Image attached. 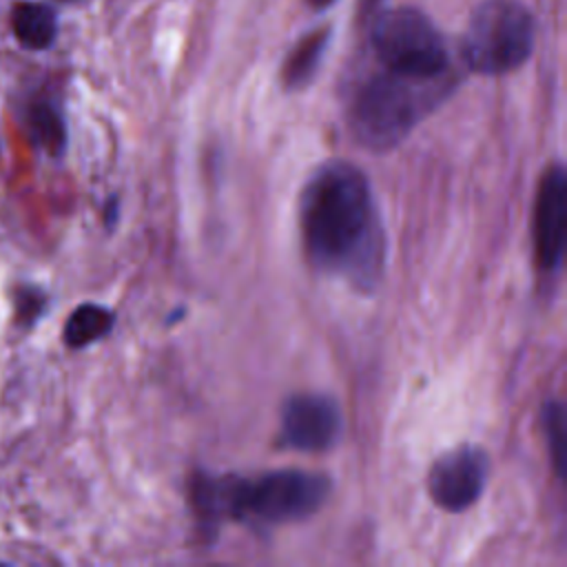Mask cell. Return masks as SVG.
Returning a JSON list of instances; mask_svg holds the SVG:
<instances>
[{"instance_id":"obj_14","label":"cell","mask_w":567,"mask_h":567,"mask_svg":"<svg viewBox=\"0 0 567 567\" xmlns=\"http://www.w3.org/2000/svg\"><path fill=\"white\" fill-rule=\"evenodd\" d=\"M42 295L40 292H35V290H24L22 292V297H18V301H16V306H18V317L20 319H33V317H38L40 315V310H42Z\"/></svg>"},{"instance_id":"obj_8","label":"cell","mask_w":567,"mask_h":567,"mask_svg":"<svg viewBox=\"0 0 567 567\" xmlns=\"http://www.w3.org/2000/svg\"><path fill=\"white\" fill-rule=\"evenodd\" d=\"M567 221V175L560 164H551L540 177L534 202V248L543 270L556 272L565 259Z\"/></svg>"},{"instance_id":"obj_4","label":"cell","mask_w":567,"mask_h":567,"mask_svg":"<svg viewBox=\"0 0 567 567\" xmlns=\"http://www.w3.org/2000/svg\"><path fill=\"white\" fill-rule=\"evenodd\" d=\"M534 33V18L518 0H483L465 29L463 60L483 75L509 73L532 55Z\"/></svg>"},{"instance_id":"obj_7","label":"cell","mask_w":567,"mask_h":567,"mask_svg":"<svg viewBox=\"0 0 567 567\" xmlns=\"http://www.w3.org/2000/svg\"><path fill=\"white\" fill-rule=\"evenodd\" d=\"M339 403L319 392L290 396L281 410V443L290 450L317 454L330 450L341 436Z\"/></svg>"},{"instance_id":"obj_2","label":"cell","mask_w":567,"mask_h":567,"mask_svg":"<svg viewBox=\"0 0 567 567\" xmlns=\"http://www.w3.org/2000/svg\"><path fill=\"white\" fill-rule=\"evenodd\" d=\"M330 494V478L310 470H272L257 478H199L193 496L202 518H250L266 525L299 523L321 509Z\"/></svg>"},{"instance_id":"obj_11","label":"cell","mask_w":567,"mask_h":567,"mask_svg":"<svg viewBox=\"0 0 567 567\" xmlns=\"http://www.w3.org/2000/svg\"><path fill=\"white\" fill-rule=\"evenodd\" d=\"M113 323L115 317L109 308L97 303H82L69 315L62 337L69 348H84L104 339L111 332Z\"/></svg>"},{"instance_id":"obj_16","label":"cell","mask_w":567,"mask_h":567,"mask_svg":"<svg viewBox=\"0 0 567 567\" xmlns=\"http://www.w3.org/2000/svg\"><path fill=\"white\" fill-rule=\"evenodd\" d=\"M379 2H381V0H363V11H365V13H370L372 9H377V4H379Z\"/></svg>"},{"instance_id":"obj_5","label":"cell","mask_w":567,"mask_h":567,"mask_svg":"<svg viewBox=\"0 0 567 567\" xmlns=\"http://www.w3.org/2000/svg\"><path fill=\"white\" fill-rule=\"evenodd\" d=\"M374 55L385 71L434 80L447 71V51L432 20L412 7L381 11L370 29Z\"/></svg>"},{"instance_id":"obj_12","label":"cell","mask_w":567,"mask_h":567,"mask_svg":"<svg viewBox=\"0 0 567 567\" xmlns=\"http://www.w3.org/2000/svg\"><path fill=\"white\" fill-rule=\"evenodd\" d=\"M29 133L47 153L60 155L64 151L66 133L60 113L51 104H35L29 113Z\"/></svg>"},{"instance_id":"obj_6","label":"cell","mask_w":567,"mask_h":567,"mask_svg":"<svg viewBox=\"0 0 567 567\" xmlns=\"http://www.w3.org/2000/svg\"><path fill=\"white\" fill-rule=\"evenodd\" d=\"M487 476V452L476 445H458L434 461L427 472V492L441 509L458 514L481 498Z\"/></svg>"},{"instance_id":"obj_13","label":"cell","mask_w":567,"mask_h":567,"mask_svg":"<svg viewBox=\"0 0 567 567\" xmlns=\"http://www.w3.org/2000/svg\"><path fill=\"white\" fill-rule=\"evenodd\" d=\"M540 425L545 434V443L549 447L551 463L556 474L565 476V461H567V427H565V408L560 401H547L540 412Z\"/></svg>"},{"instance_id":"obj_15","label":"cell","mask_w":567,"mask_h":567,"mask_svg":"<svg viewBox=\"0 0 567 567\" xmlns=\"http://www.w3.org/2000/svg\"><path fill=\"white\" fill-rule=\"evenodd\" d=\"M315 9H326V7H330L334 0H308Z\"/></svg>"},{"instance_id":"obj_3","label":"cell","mask_w":567,"mask_h":567,"mask_svg":"<svg viewBox=\"0 0 567 567\" xmlns=\"http://www.w3.org/2000/svg\"><path fill=\"white\" fill-rule=\"evenodd\" d=\"M445 80H421L383 71L370 78L350 106V128L370 151L403 142L425 113L443 97Z\"/></svg>"},{"instance_id":"obj_10","label":"cell","mask_w":567,"mask_h":567,"mask_svg":"<svg viewBox=\"0 0 567 567\" xmlns=\"http://www.w3.org/2000/svg\"><path fill=\"white\" fill-rule=\"evenodd\" d=\"M11 29L22 47L40 51L55 40L58 18L42 2H18L11 11Z\"/></svg>"},{"instance_id":"obj_1","label":"cell","mask_w":567,"mask_h":567,"mask_svg":"<svg viewBox=\"0 0 567 567\" xmlns=\"http://www.w3.org/2000/svg\"><path fill=\"white\" fill-rule=\"evenodd\" d=\"M299 230L308 261L323 275L372 290L385 266V235L372 188L348 162L321 164L301 190Z\"/></svg>"},{"instance_id":"obj_9","label":"cell","mask_w":567,"mask_h":567,"mask_svg":"<svg viewBox=\"0 0 567 567\" xmlns=\"http://www.w3.org/2000/svg\"><path fill=\"white\" fill-rule=\"evenodd\" d=\"M330 29L321 27L306 33L286 55L281 64V84L288 91H299L312 82L319 71V64L330 44Z\"/></svg>"}]
</instances>
